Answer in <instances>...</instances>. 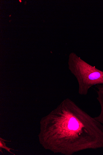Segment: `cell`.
Segmentation results:
<instances>
[{
    "label": "cell",
    "instance_id": "cell-1",
    "mask_svg": "<svg viewBox=\"0 0 103 155\" xmlns=\"http://www.w3.org/2000/svg\"><path fill=\"white\" fill-rule=\"evenodd\" d=\"M50 148L68 155L103 148L101 124L68 100L50 117Z\"/></svg>",
    "mask_w": 103,
    "mask_h": 155
},
{
    "label": "cell",
    "instance_id": "cell-2",
    "mask_svg": "<svg viewBox=\"0 0 103 155\" xmlns=\"http://www.w3.org/2000/svg\"><path fill=\"white\" fill-rule=\"evenodd\" d=\"M69 64L78 81L80 95H86L93 86L103 84V71L86 62L75 53L70 54Z\"/></svg>",
    "mask_w": 103,
    "mask_h": 155
},
{
    "label": "cell",
    "instance_id": "cell-3",
    "mask_svg": "<svg viewBox=\"0 0 103 155\" xmlns=\"http://www.w3.org/2000/svg\"><path fill=\"white\" fill-rule=\"evenodd\" d=\"M95 87L97 94V99L100 106L101 111L99 116L94 118L101 124L103 132V84H97Z\"/></svg>",
    "mask_w": 103,
    "mask_h": 155
}]
</instances>
